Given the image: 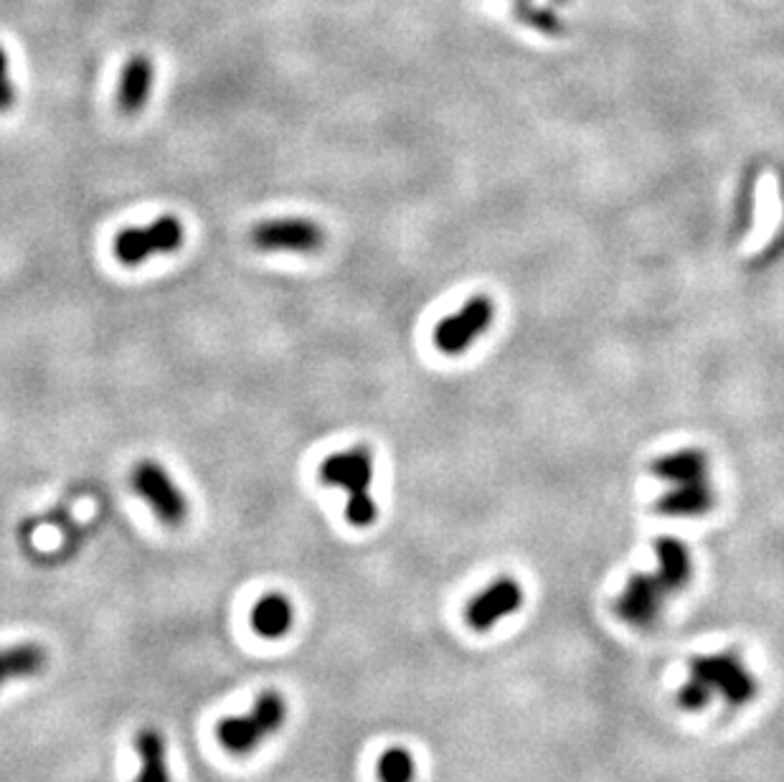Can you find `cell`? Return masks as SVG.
<instances>
[{"instance_id": "obj_1", "label": "cell", "mask_w": 784, "mask_h": 782, "mask_svg": "<svg viewBox=\"0 0 784 782\" xmlns=\"http://www.w3.org/2000/svg\"><path fill=\"white\" fill-rule=\"evenodd\" d=\"M320 480L326 486L343 488L348 493L346 521L358 529H365L379 518L377 500L371 496L373 480V455L365 445H356L346 453H336L322 461Z\"/></svg>"}, {"instance_id": "obj_2", "label": "cell", "mask_w": 784, "mask_h": 782, "mask_svg": "<svg viewBox=\"0 0 784 782\" xmlns=\"http://www.w3.org/2000/svg\"><path fill=\"white\" fill-rule=\"evenodd\" d=\"M287 721V701L285 696L269 688L262 691L259 699L244 717H229L216 727L219 742L234 754H246L264 739L272 737L277 729H283Z\"/></svg>"}, {"instance_id": "obj_3", "label": "cell", "mask_w": 784, "mask_h": 782, "mask_svg": "<svg viewBox=\"0 0 784 782\" xmlns=\"http://www.w3.org/2000/svg\"><path fill=\"white\" fill-rule=\"evenodd\" d=\"M688 674L703 678L713 688V694L721 696L729 707H746L760 694V681L744 666L737 651H721L713 653V656L690 658Z\"/></svg>"}, {"instance_id": "obj_4", "label": "cell", "mask_w": 784, "mask_h": 782, "mask_svg": "<svg viewBox=\"0 0 784 782\" xmlns=\"http://www.w3.org/2000/svg\"><path fill=\"white\" fill-rule=\"evenodd\" d=\"M186 242V229L178 216H158L145 226H127L115 236L113 252L119 265L138 267L158 254H173Z\"/></svg>"}, {"instance_id": "obj_5", "label": "cell", "mask_w": 784, "mask_h": 782, "mask_svg": "<svg viewBox=\"0 0 784 782\" xmlns=\"http://www.w3.org/2000/svg\"><path fill=\"white\" fill-rule=\"evenodd\" d=\"M326 229L318 221L300 216L259 221L250 232V242L259 252L315 254L326 246Z\"/></svg>"}, {"instance_id": "obj_6", "label": "cell", "mask_w": 784, "mask_h": 782, "mask_svg": "<svg viewBox=\"0 0 784 782\" xmlns=\"http://www.w3.org/2000/svg\"><path fill=\"white\" fill-rule=\"evenodd\" d=\"M496 318V303L488 295H475L459 308L455 316L437 323L432 341L439 353L463 356Z\"/></svg>"}, {"instance_id": "obj_7", "label": "cell", "mask_w": 784, "mask_h": 782, "mask_svg": "<svg viewBox=\"0 0 784 782\" xmlns=\"http://www.w3.org/2000/svg\"><path fill=\"white\" fill-rule=\"evenodd\" d=\"M133 490L148 500L160 521L166 526H181L189 518V498L176 486L160 463L142 461L133 467Z\"/></svg>"}, {"instance_id": "obj_8", "label": "cell", "mask_w": 784, "mask_h": 782, "mask_svg": "<svg viewBox=\"0 0 784 782\" xmlns=\"http://www.w3.org/2000/svg\"><path fill=\"white\" fill-rule=\"evenodd\" d=\"M668 586L658 574L635 572L622 586L615 602L617 615L633 627H653L663 615V605L668 600Z\"/></svg>"}, {"instance_id": "obj_9", "label": "cell", "mask_w": 784, "mask_h": 782, "mask_svg": "<svg viewBox=\"0 0 784 782\" xmlns=\"http://www.w3.org/2000/svg\"><path fill=\"white\" fill-rule=\"evenodd\" d=\"M526 600L523 586L518 584L513 577H500L492 584L485 586L483 592H477L470 600V605L465 610L467 625L477 633L490 631L496 627L502 617L513 615V612L521 610Z\"/></svg>"}, {"instance_id": "obj_10", "label": "cell", "mask_w": 784, "mask_h": 782, "mask_svg": "<svg viewBox=\"0 0 784 782\" xmlns=\"http://www.w3.org/2000/svg\"><path fill=\"white\" fill-rule=\"evenodd\" d=\"M152 82H156V66H152V59L148 54H135L127 59V64L123 66V74H119V87H117L119 115L125 117L140 115L150 99Z\"/></svg>"}, {"instance_id": "obj_11", "label": "cell", "mask_w": 784, "mask_h": 782, "mask_svg": "<svg viewBox=\"0 0 784 782\" xmlns=\"http://www.w3.org/2000/svg\"><path fill=\"white\" fill-rule=\"evenodd\" d=\"M716 496L711 486L706 480L698 483H686V486H676L672 490H666L663 496L655 500V514L670 516V518H696L706 516L713 508Z\"/></svg>"}, {"instance_id": "obj_12", "label": "cell", "mask_w": 784, "mask_h": 782, "mask_svg": "<svg viewBox=\"0 0 784 782\" xmlns=\"http://www.w3.org/2000/svg\"><path fill=\"white\" fill-rule=\"evenodd\" d=\"M650 473L655 478L672 483V486H686L709 478V455L701 447H684L678 453L663 455L650 463Z\"/></svg>"}, {"instance_id": "obj_13", "label": "cell", "mask_w": 784, "mask_h": 782, "mask_svg": "<svg viewBox=\"0 0 784 782\" xmlns=\"http://www.w3.org/2000/svg\"><path fill=\"white\" fill-rule=\"evenodd\" d=\"M655 559H658L655 574L660 577L670 594L680 592L693 580V557L684 541L670 537L658 539L655 541Z\"/></svg>"}, {"instance_id": "obj_14", "label": "cell", "mask_w": 784, "mask_h": 782, "mask_svg": "<svg viewBox=\"0 0 784 782\" xmlns=\"http://www.w3.org/2000/svg\"><path fill=\"white\" fill-rule=\"evenodd\" d=\"M295 623V610L293 602H289L285 594L269 592L252 607V627L262 637H269V641H277L289 633V627Z\"/></svg>"}, {"instance_id": "obj_15", "label": "cell", "mask_w": 784, "mask_h": 782, "mask_svg": "<svg viewBox=\"0 0 784 782\" xmlns=\"http://www.w3.org/2000/svg\"><path fill=\"white\" fill-rule=\"evenodd\" d=\"M46 648L36 643H19L0 648V686L19 678H33L46 668Z\"/></svg>"}, {"instance_id": "obj_16", "label": "cell", "mask_w": 784, "mask_h": 782, "mask_svg": "<svg viewBox=\"0 0 784 782\" xmlns=\"http://www.w3.org/2000/svg\"><path fill=\"white\" fill-rule=\"evenodd\" d=\"M135 752L140 758V775L135 782H170L166 737L158 729H140L135 735Z\"/></svg>"}, {"instance_id": "obj_17", "label": "cell", "mask_w": 784, "mask_h": 782, "mask_svg": "<svg viewBox=\"0 0 784 782\" xmlns=\"http://www.w3.org/2000/svg\"><path fill=\"white\" fill-rule=\"evenodd\" d=\"M513 13L518 23L543 33V36H564L566 33L564 21L559 19V13L551 6H536L533 0H521V3H513Z\"/></svg>"}, {"instance_id": "obj_18", "label": "cell", "mask_w": 784, "mask_h": 782, "mask_svg": "<svg viewBox=\"0 0 784 782\" xmlns=\"http://www.w3.org/2000/svg\"><path fill=\"white\" fill-rule=\"evenodd\" d=\"M379 782H414L416 762L406 747H389L377 762Z\"/></svg>"}, {"instance_id": "obj_19", "label": "cell", "mask_w": 784, "mask_h": 782, "mask_svg": "<svg viewBox=\"0 0 784 782\" xmlns=\"http://www.w3.org/2000/svg\"><path fill=\"white\" fill-rule=\"evenodd\" d=\"M716 699L713 688L703 681V678H698L693 674H688V681L678 688L676 701L680 709L686 711H701L709 707V704Z\"/></svg>"}, {"instance_id": "obj_20", "label": "cell", "mask_w": 784, "mask_h": 782, "mask_svg": "<svg viewBox=\"0 0 784 782\" xmlns=\"http://www.w3.org/2000/svg\"><path fill=\"white\" fill-rule=\"evenodd\" d=\"M15 105V87L11 82V72H8V54L0 46V113H11Z\"/></svg>"}, {"instance_id": "obj_21", "label": "cell", "mask_w": 784, "mask_h": 782, "mask_svg": "<svg viewBox=\"0 0 784 782\" xmlns=\"http://www.w3.org/2000/svg\"><path fill=\"white\" fill-rule=\"evenodd\" d=\"M516 3H521V0H516ZM553 3H557V6H566L569 0H553Z\"/></svg>"}]
</instances>
